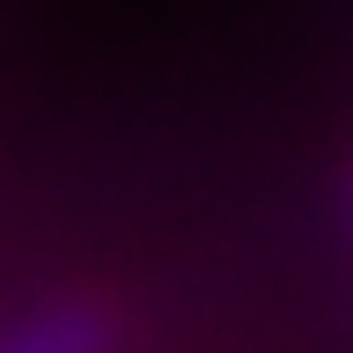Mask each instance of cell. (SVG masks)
Here are the masks:
<instances>
[{
  "instance_id": "6da1fadb",
  "label": "cell",
  "mask_w": 353,
  "mask_h": 353,
  "mask_svg": "<svg viewBox=\"0 0 353 353\" xmlns=\"http://www.w3.org/2000/svg\"><path fill=\"white\" fill-rule=\"evenodd\" d=\"M0 353H110V316L96 302H52L0 331Z\"/></svg>"
}]
</instances>
